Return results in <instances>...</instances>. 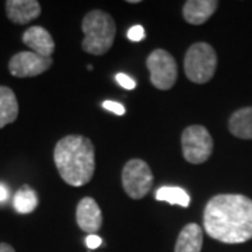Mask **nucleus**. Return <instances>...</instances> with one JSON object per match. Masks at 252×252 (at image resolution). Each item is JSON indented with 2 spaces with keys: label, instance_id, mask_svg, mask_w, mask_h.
Returning <instances> with one entry per match:
<instances>
[{
  "label": "nucleus",
  "instance_id": "22",
  "mask_svg": "<svg viewBox=\"0 0 252 252\" xmlns=\"http://www.w3.org/2000/svg\"><path fill=\"white\" fill-rule=\"evenodd\" d=\"M7 198H9V189H7V187H4L3 184H0V203L6 202Z\"/></svg>",
  "mask_w": 252,
  "mask_h": 252
},
{
  "label": "nucleus",
  "instance_id": "10",
  "mask_svg": "<svg viewBox=\"0 0 252 252\" xmlns=\"http://www.w3.org/2000/svg\"><path fill=\"white\" fill-rule=\"evenodd\" d=\"M6 13L11 23L23 26L39 17L41 4L36 0H7Z\"/></svg>",
  "mask_w": 252,
  "mask_h": 252
},
{
  "label": "nucleus",
  "instance_id": "16",
  "mask_svg": "<svg viewBox=\"0 0 252 252\" xmlns=\"http://www.w3.org/2000/svg\"><path fill=\"white\" fill-rule=\"evenodd\" d=\"M156 199L168 202L171 205H180L182 207H188L190 203V196L187 190L178 187H161L156 192Z\"/></svg>",
  "mask_w": 252,
  "mask_h": 252
},
{
  "label": "nucleus",
  "instance_id": "2",
  "mask_svg": "<svg viewBox=\"0 0 252 252\" xmlns=\"http://www.w3.org/2000/svg\"><path fill=\"white\" fill-rule=\"evenodd\" d=\"M54 161L62 180L70 187L89 184L95 171V149L89 137H62L54 150Z\"/></svg>",
  "mask_w": 252,
  "mask_h": 252
},
{
  "label": "nucleus",
  "instance_id": "13",
  "mask_svg": "<svg viewBox=\"0 0 252 252\" xmlns=\"http://www.w3.org/2000/svg\"><path fill=\"white\" fill-rule=\"evenodd\" d=\"M203 247V230L196 223H189L177 238L174 252H200Z\"/></svg>",
  "mask_w": 252,
  "mask_h": 252
},
{
  "label": "nucleus",
  "instance_id": "8",
  "mask_svg": "<svg viewBox=\"0 0 252 252\" xmlns=\"http://www.w3.org/2000/svg\"><path fill=\"white\" fill-rule=\"evenodd\" d=\"M52 58H44L32 51L18 52L9 62V70L14 77H35L46 72L52 66Z\"/></svg>",
  "mask_w": 252,
  "mask_h": 252
},
{
  "label": "nucleus",
  "instance_id": "17",
  "mask_svg": "<svg viewBox=\"0 0 252 252\" xmlns=\"http://www.w3.org/2000/svg\"><path fill=\"white\" fill-rule=\"evenodd\" d=\"M36 205H38L36 193L28 185H24L14 196V209L21 215H28L34 212Z\"/></svg>",
  "mask_w": 252,
  "mask_h": 252
},
{
  "label": "nucleus",
  "instance_id": "12",
  "mask_svg": "<svg viewBox=\"0 0 252 252\" xmlns=\"http://www.w3.org/2000/svg\"><path fill=\"white\" fill-rule=\"evenodd\" d=\"M219 1L216 0H188L184 3L182 16L189 24L200 26L213 16Z\"/></svg>",
  "mask_w": 252,
  "mask_h": 252
},
{
  "label": "nucleus",
  "instance_id": "3",
  "mask_svg": "<svg viewBox=\"0 0 252 252\" xmlns=\"http://www.w3.org/2000/svg\"><path fill=\"white\" fill-rule=\"evenodd\" d=\"M81 30L84 32L81 46L87 54L99 56L107 54L114 45L117 26L114 18L102 10H93L87 13L83 18Z\"/></svg>",
  "mask_w": 252,
  "mask_h": 252
},
{
  "label": "nucleus",
  "instance_id": "7",
  "mask_svg": "<svg viewBox=\"0 0 252 252\" xmlns=\"http://www.w3.org/2000/svg\"><path fill=\"white\" fill-rule=\"evenodd\" d=\"M146 66L150 72V81L158 90H170L178 79L177 62L170 52L156 49L149 55Z\"/></svg>",
  "mask_w": 252,
  "mask_h": 252
},
{
  "label": "nucleus",
  "instance_id": "23",
  "mask_svg": "<svg viewBox=\"0 0 252 252\" xmlns=\"http://www.w3.org/2000/svg\"><path fill=\"white\" fill-rule=\"evenodd\" d=\"M0 252H16L14 251V248L9 245V244L6 243H0Z\"/></svg>",
  "mask_w": 252,
  "mask_h": 252
},
{
  "label": "nucleus",
  "instance_id": "18",
  "mask_svg": "<svg viewBox=\"0 0 252 252\" xmlns=\"http://www.w3.org/2000/svg\"><path fill=\"white\" fill-rule=\"evenodd\" d=\"M115 80H117L119 86H122L126 90H133L136 87V81L132 77H129L127 74H125V73H118L117 76H115Z\"/></svg>",
  "mask_w": 252,
  "mask_h": 252
},
{
  "label": "nucleus",
  "instance_id": "4",
  "mask_svg": "<svg viewBox=\"0 0 252 252\" xmlns=\"http://www.w3.org/2000/svg\"><path fill=\"white\" fill-rule=\"evenodd\" d=\"M217 55L213 46L207 42H196L189 46L184 59V69L189 80L196 84H205L215 76Z\"/></svg>",
  "mask_w": 252,
  "mask_h": 252
},
{
  "label": "nucleus",
  "instance_id": "1",
  "mask_svg": "<svg viewBox=\"0 0 252 252\" xmlns=\"http://www.w3.org/2000/svg\"><path fill=\"white\" fill-rule=\"evenodd\" d=\"M209 237L224 244H243L252 238V199L237 193L216 195L203 212Z\"/></svg>",
  "mask_w": 252,
  "mask_h": 252
},
{
  "label": "nucleus",
  "instance_id": "5",
  "mask_svg": "<svg viewBox=\"0 0 252 252\" xmlns=\"http://www.w3.org/2000/svg\"><path fill=\"white\" fill-rule=\"evenodd\" d=\"M184 158L190 164H202L213 152V139L205 126L192 125L184 129L181 136Z\"/></svg>",
  "mask_w": 252,
  "mask_h": 252
},
{
  "label": "nucleus",
  "instance_id": "19",
  "mask_svg": "<svg viewBox=\"0 0 252 252\" xmlns=\"http://www.w3.org/2000/svg\"><path fill=\"white\" fill-rule=\"evenodd\" d=\"M144 36H146V32H144V28L142 26H135V27L129 28L127 31V38L129 41H142Z\"/></svg>",
  "mask_w": 252,
  "mask_h": 252
},
{
  "label": "nucleus",
  "instance_id": "9",
  "mask_svg": "<svg viewBox=\"0 0 252 252\" xmlns=\"http://www.w3.org/2000/svg\"><path fill=\"white\" fill-rule=\"evenodd\" d=\"M76 221L81 231L95 233L102 225V213L95 199L83 198L76 209Z\"/></svg>",
  "mask_w": 252,
  "mask_h": 252
},
{
  "label": "nucleus",
  "instance_id": "20",
  "mask_svg": "<svg viewBox=\"0 0 252 252\" xmlns=\"http://www.w3.org/2000/svg\"><path fill=\"white\" fill-rule=\"evenodd\" d=\"M102 107L107 111H111V112L117 114V115H124L125 114V107L122 104L117 102V101H104Z\"/></svg>",
  "mask_w": 252,
  "mask_h": 252
},
{
  "label": "nucleus",
  "instance_id": "6",
  "mask_svg": "<svg viewBox=\"0 0 252 252\" xmlns=\"http://www.w3.org/2000/svg\"><path fill=\"white\" fill-rule=\"evenodd\" d=\"M154 177L149 164L139 158H132L126 162L122 170V187L132 199L144 198L153 187Z\"/></svg>",
  "mask_w": 252,
  "mask_h": 252
},
{
  "label": "nucleus",
  "instance_id": "24",
  "mask_svg": "<svg viewBox=\"0 0 252 252\" xmlns=\"http://www.w3.org/2000/svg\"><path fill=\"white\" fill-rule=\"evenodd\" d=\"M127 3H132V4H136V3H140L139 0H129Z\"/></svg>",
  "mask_w": 252,
  "mask_h": 252
},
{
  "label": "nucleus",
  "instance_id": "21",
  "mask_svg": "<svg viewBox=\"0 0 252 252\" xmlns=\"http://www.w3.org/2000/svg\"><path fill=\"white\" fill-rule=\"evenodd\" d=\"M101 244H102V240H101V237H98V235L90 234L87 238H86V245H87L90 250H95V248H98Z\"/></svg>",
  "mask_w": 252,
  "mask_h": 252
},
{
  "label": "nucleus",
  "instance_id": "14",
  "mask_svg": "<svg viewBox=\"0 0 252 252\" xmlns=\"http://www.w3.org/2000/svg\"><path fill=\"white\" fill-rule=\"evenodd\" d=\"M230 132L238 137L251 140L252 139V107L241 108L235 111L228 121Z\"/></svg>",
  "mask_w": 252,
  "mask_h": 252
},
{
  "label": "nucleus",
  "instance_id": "11",
  "mask_svg": "<svg viewBox=\"0 0 252 252\" xmlns=\"http://www.w3.org/2000/svg\"><path fill=\"white\" fill-rule=\"evenodd\" d=\"M23 42L35 54L44 58H52L55 52V41L44 27L34 26L23 34Z\"/></svg>",
  "mask_w": 252,
  "mask_h": 252
},
{
  "label": "nucleus",
  "instance_id": "15",
  "mask_svg": "<svg viewBox=\"0 0 252 252\" xmlns=\"http://www.w3.org/2000/svg\"><path fill=\"white\" fill-rule=\"evenodd\" d=\"M18 117V102L14 91L0 86V129L13 124Z\"/></svg>",
  "mask_w": 252,
  "mask_h": 252
}]
</instances>
